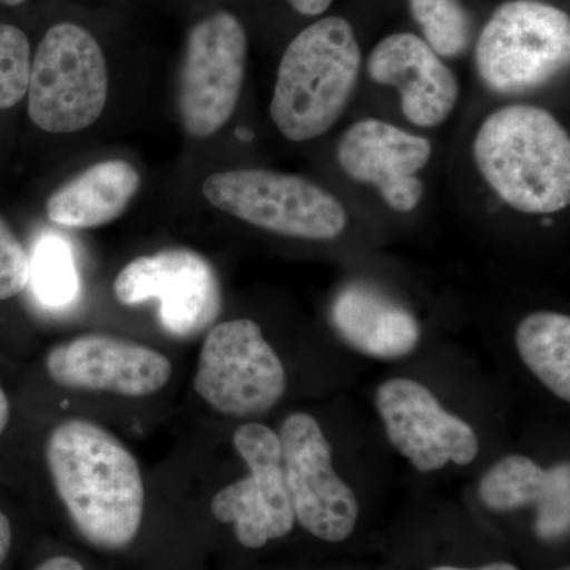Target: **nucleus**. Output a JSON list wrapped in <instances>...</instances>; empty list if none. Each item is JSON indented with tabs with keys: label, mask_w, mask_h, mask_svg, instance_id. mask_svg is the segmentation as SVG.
<instances>
[{
	"label": "nucleus",
	"mask_w": 570,
	"mask_h": 570,
	"mask_svg": "<svg viewBox=\"0 0 570 570\" xmlns=\"http://www.w3.org/2000/svg\"><path fill=\"white\" fill-rule=\"evenodd\" d=\"M202 193L219 212L288 238L330 242L346 230V208L303 176L264 168L219 171L205 179Z\"/></svg>",
	"instance_id": "423d86ee"
},
{
	"label": "nucleus",
	"mask_w": 570,
	"mask_h": 570,
	"mask_svg": "<svg viewBox=\"0 0 570 570\" xmlns=\"http://www.w3.org/2000/svg\"><path fill=\"white\" fill-rule=\"evenodd\" d=\"M45 363L59 387L126 397L160 392L174 371L159 351L105 333L63 341L48 352Z\"/></svg>",
	"instance_id": "f8f14e48"
},
{
	"label": "nucleus",
	"mask_w": 570,
	"mask_h": 570,
	"mask_svg": "<svg viewBox=\"0 0 570 570\" xmlns=\"http://www.w3.org/2000/svg\"><path fill=\"white\" fill-rule=\"evenodd\" d=\"M31 43L17 26L0 22V110L20 104L28 94Z\"/></svg>",
	"instance_id": "4be33fe9"
},
{
	"label": "nucleus",
	"mask_w": 570,
	"mask_h": 570,
	"mask_svg": "<svg viewBox=\"0 0 570 570\" xmlns=\"http://www.w3.org/2000/svg\"><path fill=\"white\" fill-rule=\"evenodd\" d=\"M33 292L48 306H66L78 292V277L66 243L48 238L37 246L31 257Z\"/></svg>",
	"instance_id": "412c9836"
},
{
	"label": "nucleus",
	"mask_w": 570,
	"mask_h": 570,
	"mask_svg": "<svg viewBox=\"0 0 570 570\" xmlns=\"http://www.w3.org/2000/svg\"><path fill=\"white\" fill-rule=\"evenodd\" d=\"M433 146L395 124L367 118L348 127L337 142V164L356 183L376 187L385 204L411 213L425 195L417 174L430 163Z\"/></svg>",
	"instance_id": "4468645a"
},
{
	"label": "nucleus",
	"mask_w": 570,
	"mask_h": 570,
	"mask_svg": "<svg viewBox=\"0 0 570 570\" xmlns=\"http://www.w3.org/2000/svg\"><path fill=\"white\" fill-rule=\"evenodd\" d=\"M412 17L425 40L441 58L466 50L472 36L471 18L460 0H409Z\"/></svg>",
	"instance_id": "aec40b11"
},
{
	"label": "nucleus",
	"mask_w": 570,
	"mask_h": 570,
	"mask_svg": "<svg viewBox=\"0 0 570 570\" xmlns=\"http://www.w3.org/2000/svg\"><path fill=\"white\" fill-rule=\"evenodd\" d=\"M11 524L6 513L0 512V564L6 561L11 547Z\"/></svg>",
	"instance_id": "a878e982"
},
{
	"label": "nucleus",
	"mask_w": 570,
	"mask_h": 570,
	"mask_svg": "<svg viewBox=\"0 0 570 570\" xmlns=\"http://www.w3.org/2000/svg\"><path fill=\"white\" fill-rule=\"evenodd\" d=\"M569 61V14L542 0L502 3L475 45L479 77L491 91L504 96L534 91Z\"/></svg>",
	"instance_id": "39448f33"
},
{
	"label": "nucleus",
	"mask_w": 570,
	"mask_h": 570,
	"mask_svg": "<svg viewBox=\"0 0 570 570\" xmlns=\"http://www.w3.org/2000/svg\"><path fill=\"white\" fill-rule=\"evenodd\" d=\"M362 50L351 22L322 18L296 33L277 69L269 116L287 140H314L328 132L355 91Z\"/></svg>",
	"instance_id": "7ed1b4c3"
},
{
	"label": "nucleus",
	"mask_w": 570,
	"mask_h": 570,
	"mask_svg": "<svg viewBox=\"0 0 570 570\" xmlns=\"http://www.w3.org/2000/svg\"><path fill=\"white\" fill-rule=\"evenodd\" d=\"M517 348L531 373L562 401H570V318L540 311L521 321Z\"/></svg>",
	"instance_id": "6ab92c4d"
},
{
	"label": "nucleus",
	"mask_w": 570,
	"mask_h": 570,
	"mask_svg": "<svg viewBox=\"0 0 570 570\" xmlns=\"http://www.w3.org/2000/svg\"><path fill=\"white\" fill-rule=\"evenodd\" d=\"M112 291L124 306L159 299L160 322L178 337L200 335L223 311L216 269L208 258L187 247L134 258L116 276Z\"/></svg>",
	"instance_id": "1a4fd4ad"
},
{
	"label": "nucleus",
	"mask_w": 570,
	"mask_h": 570,
	"mask_svg": "<svg viewBox=\"0 0 570 570\" xmlns=\"http://www.w3.org/2000/svg\"><path fill=\"white\" fill-rule=\"evenodd\" d=\"M28 112L43 132H80L99 121L108 100L102 47L73 22L52 26L31 62Z\"/></svg>",
	"instance_id": "20e7f679"
},
{
	"label": "nucleus",
	"mask_w": 570,
	"mask_h": 570,
	"mask_svg": "<svg viewBox=\"0 0 570 570\" xmlns=\"http://www.w3.org/2000/svg\"><path fill=\"white\" fill-rule=\"evenodd\" d=\"M376 404L390 442L420 472L445 464L466 466L479 455V439L464 420L450 414L419 382L392 379L377 389Z\"/></svg>",
	"instance_id": "ddd939ff"
},
{
	"label": "nucleus",
	"mask_w": 570,
	"mask_h": 570,
	"mask_svg": "<svg viewBox=\"0 0 570 570\" xmlns=\"http://www.w3.org/2000/svg\"><path fill=\"white\" fill-rule=\"evenodd\" d=\"M141 187V176L127 160H102L62 184L50 195L52 224L75 230L102 227L121 217Z\"/></svg>",
	"instance_id": "a211bd4d"
},
{
	"label": "nucleus",
	"mask_w": 570,
	"mask_h": 570,
	"mask_svg": "<svg viewBox=\"0 0 570 570\" xmlns=\"http://www.w3.org/2000/svg\"><path fill=\"white\" fill-rule=\"evenodd\" d=\"M330 317L348 346L376 358L406 356L422 336L419 321L407 307L365 283L341 288Z\"/></svg>",
	"instance_id": "f3484780"
},
{
	"label": "nucleus",
	"mask_w": 570,
	"mask_h": 570,
	"mask_svg": "<svg viewBox=\"0 0 570 570\" xmlns=\"http://www.w3.org/2000/svg\"><path fill=\"white\" fill-rule=\"evenodd\" d=\"M24 2H26V0H0V3H2V6H7V7H18Z\"/></svg>",
	"instance_id": "c85d7f7f"
},
{
	"label": "nucleus",
	"mask_w": 570,
	"mask_h": 570,
	"mask_svg": "<svg viewBox=\"0 0 570 570\" xmlns=\"http://www.w3.org/2000/svg\"><path fill=\"white\" fill-rule=\"evenodd\" d=\"M31 277V255L0 217V302L20 295Z\"/></svg>",
	"instance_id": "5701e85b"
},
{
	"label": "nucleus",
	"mask_w": 570,
	"mask_h": 570,
	"mask_svg": "<svg viewBox=\"0 0 570 570\" xmlns=\"http://www.w3.org/2000/svg\"><path fill=\"white\" fill-rule=\"evenodd\" d=\"M279 441L295 521L317 539L343 542L355 530L358 502L333 468L324 431L316 419L296 412L284 420Z\"/></svg>",
	"instance_id": "9d476101"
},
{
	"label": "nucleus",
	"mask_w": 570,
	"mask_h": 570,
	"mask_svg": "<svg viewBox=\"0 0 570 570\" xmlns=\"http://www.w3.org/2000/svg\"><path fill=\"white\" fill-rule=\"evenodd\" d=\"M47 463L75 528L92 546H130L145 513V485L134 453L110 431L70 419L51 431Z\"/></svg>",
	"instance_id": "f257e3e1"
},
{
	"label": "nucleus",
	"mask_w": 570,
	"mask_h": 570,
	"mask_svg": "<svg viewBox=\"0 0 570 570\" xmlns=\"http://www.w3.org/2000/svg\"><path fill=\"white\" fill-rule=\"evenodd\" d=\"M562 570H569V569H562Z\"/></svg>",
	"instance_id": "c756f323"
},
{
	"label": "nucleus",
	"mask_w": 570,
	"mask_h": 570,
	"mask_svg": "<svg viewBox=\"0 0 570 570\" xmlns=\"http://www.w3.org/2000/svg\"><path fill=\"white\" fill-rule=\"evenodd\" d=\"M10 420V403L9 397H7L6 392H3L2 387H0V434L6 431L7 425H9Z\"/></svg>",
	"instance_id": "bb28decb"
},
{
	"label": "nucleus",
	"mask_w": 570,
	"mask_h": 570,
	"mask_svg": "<svg viewBox=\"0 0 570 570\" xmlns=\"http://www.w3.org/2000/svg\"><path fill=\"white\" fill-rule=\"evenodd\" d=\"M194 389L220 414L246 417L275 407L287 377L261 325L235 318L214 325L206 335Z\"/></svg>",
	"instance_id": "0eeeda50"
},
{
	"label": "nucleus",
	"mask_w": 570,
	"mask_h": 570,
	"mask_svg": "<svg viewBox=\"0 0 570 570\" xmlns=\"http://www.w3.org/2000/svg\"><path fill=\"white\" fill-rule=\"evenodd\" d=\"M234 445L249 475L220 490L213 498L212 512L220 523L234 524L242 546L261 549L295 527L279 434L262 423H245L235 431Z\"/></svg>",
	"instance_id": "9b49d317"
},
{
	"label": "nucleus",
	"mask_w": 570,
	"mask_h": 570,
	"mask_svg": "<svg viewBox=\"0 0 570 570\" xmlns=\"http://www.w3.org/2000/svg\"><path fill=\"white\" fill-rule=\"evenodd\" d=\"M333 2L335 0H288L294 10L305 17H317V14L324 13Z\"/></svg>",
	"instance_id": "b1692460"
},
{
	"label": "nucleus",
	"mask_w": 570,
	"mask_h": 570,
	"mask_svg": "<svg viewBox=\"0 0 570 570\" xmlns=\"http://www.w3.org/2000/svg\"><path fill=\"white\" fill-rule=\"evenodd\" d=\"M483 504L508 512L534 504L535 532L540 539L564 538L570 528V466L568 461L550 469L540 468L523 455L499 460L480 480Z\"/></svg>",
	"instance_id": "dca6fc26"
},
{
	"label": "nucleus",
	"mask_w": 570,
	"mask_h": 570,
	"mask_svg": "<svg viewBox=\"0 0 570 570\" xmlns=\"http://www.w3.org/2000/svg\"><path fill=\"white\" fill-rule=\"evenodd\" d=\"M472 156L501 200L524 214H554L570 204V137L553 112L513 104L479 127Z\"/></svg>",
	"instance_id": "f03ea898"
},
{
	"label": "nucleus",
	"mask_w": 570,
	"mask_h": 570,
	"mask_svg": "<svg viewBox=\"0 0 570 570\" xmlns=\"http://www.w3.org/2000/svg\"><path fill=\"white\" fill-rule=\"evenodd\" d=\"M33 570H85L80 562L69 557L50 558Z\"/></svg>",
	"instance_id": "393cba45"
},
{
	"label": "nucleus",
	"mask_w": 570,
	"mask_h": 570,
	"mask_svg": "<svg viewBox=\"0 0 570 570\" xmlns=\"http://www.w3.org/2000/svg\"><path fill=\"white\" fill-rule=\"evenodd\" d=\"M247 37L235 14L216 11L189 32L179 75L178 108L190 137L223 130L245 85Z\"/></svg>",
	"instance_id": "6e6552de"
},
{
	"label": "nucleus",
	"mask_w": 570,
	"mask_h": 570,
	"mask_svg": "<svg viewBox=\"0 0 570 570\" xmlns=\"http://www.w3.org/2000/svg\"><path fill=\"white\" fill-rule=\"evenodd\" d=\"M367 73L400 92L403 115L417 127L441 126L460 100L455 73L415 33H392L379 41L367 58Z\"/></svg>",
	"instance_id": "2eb2a0df"
},
{
	"label": "nucleus",
	"mask_w": 570,
	"mask_h": 570,
	"mask_svg": "<svg viewBox=\"0 0 570 570\" xmlns=\"http://www.w3.org/2000/svg\"><path fill=\"white\" fill-rule=\"evenodd\" d=\"M431 570H520L517 569L515 566L509 564V562H491V564L483 566V568L478 569H463V568H453V566H441V568H434Z\"/></svg>",
	"instance_id": "cd10ccee"
}]
</instances>
